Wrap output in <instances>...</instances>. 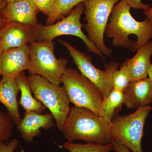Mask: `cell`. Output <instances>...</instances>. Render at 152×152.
Wrapping results in <instances>:
<instances>
[{
    "instance_id": "6da1fadb",
    "label": "cell",
    "mask_w": 152,
    "mask_h": 152,
    "mask_svg": "<svg viewBox=\"0 0 152 152\" xmlns=\"http://www.w3.org/2000/svg\"><path fill=\"white\" fill-rule=\"evenodd\" d=\"M131 7L121 1L114 7L104 35L112 39L115 48L136 52L152 38V25L147 19L138 21L132 15Z\"/></svg>"
},
{
    "instance_id": "7a4b0ae2",
    "label": "cell",
    "mask_w": 152,
    "mask_h": 152,
    "mask_svg": "<svg viewBox=\"0 0 152 152\" xmlns=\"http://www.w3.org/2000/svg\"><path fill=\"white\" fill-rule=\"evenodd\" d=\"M61 132L67 141L106 145L113 140L110 121L89 109L75 106L71 108Z\"/></svg>"
},
{
    "instance_id": "3957f363",
    "label": "cell",
    "mask_w": 152,
    "mask_h": 152,
    "mask_svg": "<svg viewBox=\"0 0 152 152\" xmlns=\"http://www.w3.org/2000/svg\"><path fill=\"white\" fill-rule=\"evenodd\" d=\"M28 79L34 97L50 110L61 132L71 109L64 88L38 75H30Z\"/></svg>"
},
{
    "instance_id": "277c9868",
    "label": "cell",
    "mask_w": 152,
    "mask_h": 152,
    "mask_svg": "<svg viewBox=\"0 0 152 152\" xmlns=\"http://www.w3.org/2000/svg\"><path fill=\"white\" fill-rule=\"evenodd\" d=\"M70 102L75 107L89 109L101 115L102 93L78 70L67 67L61 80Z\"/></svg>"
},
{
    "instance_id": "5b68a950",
    "label": "cell",
    "mask_w": 152,
    "mask_h": 152,
    "mask_svg": "<svg viewBox=\"0 0 152 152\" xmlns=\"http://www.w3.org/2000/svg\"><path fill=\"white\" fill-rule=\"evenodd\" d=\"M121 0H86L83 2L86 23L83 25L87 37L105 57H112L113 51L104 41L105 31L114 7Z\"/></svg>"
},
{
    "instance_id": "8992f818",
    "label": "cell",
    "mask_w": 152,
    "mask_h": 152,
    "mask_svg": "<svg viewBox=\"0 0 152 152\" xmlns=\"http://www.w3.org/2000/svg\"><path fill=\"white\" fill-rule=\"evenodd\" d=\"M53 41H36L29 45L30 75H37L57 85L67 67L68 60L58 59Z\"/></svg>"
},
{
    "instance_id": "52a82bcc",
    "label": "cell",
    "mask_w": 152,
    "mask_h": 152,
    "mask_svg": "<svg viewBox=\"0 0 152 152\" xmlns=\"http://www.w3.org/2000/svg\"><path fill=\"white\" fill-rule=\"evenodd\" d=\"M152 111V106H144L132 113L113 118L111 122L112 140L120 142L133 152H143L144 126Z\"/></svg>"
},
{
    "instance_id": "ba28073f",
    "label": "cell",
    "mask_w": 152,
    "mask_h": 152,
    "mask_svg": "<svg viewBox=\"0 0 152 152\" xmlns=\"http://www.w3.org/2000/svg\"><path fill=\"white\" fill-rule=\"evenodd\" d=\"M84 10L83 3H81L70 13L56 23L47 25L38 23L36 26L37 41H53L60 36H75L83 41L90 53L105 60V57L99 51L82 31L83 25L80 20Z\"/></svg>"
},
{
    "instance_id": "9c48e42d",
    "label": "cell",
    "mask_w": 152,
    "mask_h": 152,
    "mask_svg": "<svg viewBox=\"0 0 152 152\" xmlns=\"http://www.w3.org/2000/svg\"><path fill=\"white\" fill-rule=\"evenodd\" d=\"M59 41L68 50L74 63L81 74L97 86L105 98L113 89L112 78L115 71L119 69V63L112 61L106 64L104 70L96 67L89 55L63 40Z\"/></svg>"
},
{
    "instance_id": "30bf717a",
    "label": "cell",
    "mask_w": 152,
    "mask_h": 152,
    "mask_svg": "<svg viewBox=\"0 0 152 152\" xmlns=\"http://www.w3.org/2000/svg\"><path fill=\"white\" fill-rule=\"evenodd\" d=\"M36 41V26L9 23L0 31V44L4 51L25 46Z\"/></svg>"
},
{
    "instance_id": "8fae6325",
    "label": "cell",
    "mask_w": 152,
    "mask_h": 152,
    "mask_svg": "<svg viewBox=\"0 0 152 152\" xmlns=\"http://www.w3.org/2000/svg\"><path fill=\"white\" fill-rule=\"evenodd\" d=\"M29 66V45L8 49L0 55V76L15 78Z\"/></svg>"
},
{
    "instance_id": "7c38bea8",
    "label": "cell",
    "mask_w": 152,
    "mask_h": 152,
    "mask_svg": "<svg viewBox=\"0 0 152 152\" xmlns=\"http://www.w3.org/2000/svg\"><path fill=\"white\" fill-rule=\"evenodd\" d=\"M55 121L50 113H39L26 111L20 122L17 126L22 138L31 143L34 138L41 134V129H49L54 126Z\"/></svg>"
},
{
    "instance_id": "4fadbf2b",
    "label": "cell",
    "mask_w": 152,
    "mask_h": 152,
    "mask_svg": "<svg viewBox=\"0 0 152 152\" xmlns=\"http://www.w3.org/2000/svg\"><path fill=\"white\" fill-rule=\"evenodd\" d=\"M39 10L32 0H22L7 3L3 15L9 23H17L29 26L38 24Z\"/></svg>"
},
{
    "instance_id": "5bb4252c",
    "label": "cell",
    "mask_w": 152,
    "mask_h": 152,
    "mask_svg": "<svg viewBox=\"0 0 152 152\" xmlns=\"http://www.w3.org/2000/svg\"><path fill=\"white\" fill-rule=\"evenodd\" d=\"M124 94V105L127 109L136 110L152 105V80L147 77L131 82Z\"/></svg>"
},
{
    "instance_id": "9a60e30c",
    "label": "cell",
    "mask_w": 152,
    "mask_h": 152,
    "mask_svg": "<svg viewBox=\"0 0 152 152\" xmlns=\"http://www.w3.org/2000/svg\"><path fill=\"white\" fill-rule=\"evenodd\" d=\"M20 88L15 78L2 77L0 80V103L5 106L16 126L22 118L19 110L18 95Z\"/></svg>"
},
{
    "instance_id": "2e32d148",
    "label": "cell",
    "mask_w": 152,
    "mask_h": 152,
    "mask_svg": "<svg viewBox=\"0 0 152 152\" xmlns=\"http://www.w3.org/2000/svg\"><path fill=\"white\" fill-rule=\"evenodd\" d=\"M152 55V42H149L137 51L134 56L125 61L127 66L131 82L148 77Z\"/></svg>"
},
{
    "instance_id": "e0dca14e",
    "label": "cell",
    "mask_w": 152,
    "mask_h": 152,
    "mask_svg": "<svg viewBox=\"0 0 152 152\" xmlns=\"http://www.w3.org/2000/svg\"><path fill=\"white\" fill-rule=\"evenodd\" d=\"M21 93L19 104L26 111L36 112L42 113L46 107L32 95V91L24 72H22L15 78Z\"/></svg>"
},
{
    "instance_id": "ac0fdd59",
    "label": "cell",
    "mask_w": 152,
    "mask_h": 152,
    "mask_svg": "<svg viewBox=\"0 0 152 152\" xmlns=\"http://www.w3.org/2000/svg\"><path fill=\"white\" fill-rule=\"evenodd\" d=\"M124 92L113 88L109 94L104 98L101 107L102 116L111 122L115 113L124 105Z\"/></svg>"
},
{
    "instance_id": "d6986e66",
    "label": "cell",
    "mask_w": 152,
    "mask_h": 152,
    "mask_svg": "<svg viewBox=\"0 0 152 152\" xmlns=\"http://www.w3.org/2000/svg\"><path fill=\"white\" fill-rule=\"evenodd\" d=\"M86 0H56L53 8L47 19V25L54 23L70 13L77 6Z\"/></svg>"
},
{
    "instance_id": "ffe728a7",
    "label": "cell",
    "mask_w": 152,
    "mask_h": 152,
    "mask_svg": "<svg viewBox=\"0 0 152 152\" xmlns=\"http://www.w3.org/2000/svg\"><path fill=\"white\" fill-rule=\"evenodd\" d=\"M62 147L70 152H111L114 149L112 143L103 145L90 143H76L67 141L63 144Z\"/></svg>"
},
{
    "instance_id": "44dd1931",
    "label": "cell",
    "mask_w": 152,
    "mask_h": 152,
    "mask_svg": "<svg viewBox=\"0 0 152 152\" xmlns=\"http://www.w3.org/2000/svg\"><path fill=\"white\" fill-rule=\"evenodd\" d=\"M130 83L129 72L124 61L121 65L120 69L115 71L113 74L112 78L113 88L124 92Z\"/></svg>"
},
{
    "instance_id": "7402d4cb",
    "label": "cell",
    "mask_w": 152,
    "mask_h": 152,
    "mask_svg": "<svg viewBox=\"0 0 152 152\" xmlns=\"http://www.w3.org/2000/svg\"><path fill=\"white\" fill-rule=\"evenodd\" d=\"M15 124L7 113L0 111V141H10Z\"/></svg>"
},
{
    "instance_id": "603a6c76",
    "label": "cell",
    "mask_w": 152,
    "mask_h": 152,
    "mask_svg": "<svg viewBox=\"0 0 152 152\" xmlns=\"http://www.w3.org/2000/svg\"><path fill=\"white\" fill-rule=\"evenodd\" d=\"M39 12L49 16L54 6L56 0H32Z\"/></svg>"
},
{
    "instance_id": "cb8c5ba5",
    "label": "cell",
    "mask_w": 152,
    "mask_h": 152,
    "mask_svg": "<svg viewBox=\"0 0 152 152\" xmlns=\"http://www.w3.org/2000/svg\"><path fill=\"white\" fill-rule=\"evenodd\" d=\"M19 144V141L14 138L7 143L5 142L0 141V152H14Z\"/></svg>"
},
{
    "instance_id": "d4e9b609",
    "label": "cell",
    "mask_w": 152,
    "mask_h": 152,
    "mask_svg": "<svg viewBox=\"0 0 152 152\" xmlns=\"http://www.w3.org/2000/svg\"><path fill=\"white\" fill-rule=\"evenodd\" d=\"M126 3L131 8L134 10H146L150 7L149 5L144 4L142 0H121Z\"/></svg>"
},
{
    "instance_id": "484cf974",
    "label": "cell",
    "mask_w": 152,
    "mask_h": 152,
    "mask_svg": "<svg viewBox=\"0 0 152 152\" xmlns=\"http://www.w3.org/2000/svg\"><path fill=\"white\" fill-rule=\"evenodd\" d=\"M112 143L113 145V151L115 152H131L129 148L118 141L113 140Z\"/></svg>"
},
{
    "instance_id": "4316f807",
    "label": "cell",
    "mask_w": 152,
    "mask_h": 152,
    "mask_svg": "<svg viewBox=\"0 0 152 152\" xmlns=\"http://www.w3.org/2000/svg\"><path fill=\"white\" fill-rule=\"evenodd\" d=\"M6 4L7 3L4 0H0V31L8 23L3 15V10Z\"/></svg>"
},
{
    "instance_id": "83f0119b",
    "label": "cell",
    "mask_w": 152,
    "mask_h": 152,
    "mask_svg": "<svg viewBox=\"0 0 152 152\" xmlns=\"http://www.w3.org/2000/svg\"><path fill=\"white\" fill-rule=\"evenodd\" d=\"M145 19L149 21L152 25V7H149L146 10L143 11Z\"/></svg>"
},
{
    "instance_id": "f1b7e54d",
    "label": "cell",
    "mask_w": 152,
    "mask_h": 152,
    "mask_svg": "<svg viewBox=\"0 0 152 152\" xmlns=\"http://www.w3.org/2000/svg\"><path fill=\"white\" fill-rule=\"evenodd\" d=\"M148 77L151 80H152V64H151V66H150L148 74Z\"/></svg>"
},
{
    "instance_id": "f546056e",
    "label": "cell",
    "mask_w": 152,
    "mask_h": 152,
    "mask_svg": "<svg viewBox=\"0 0 152 152\" xmlns=\"http://www.w3.org/2000/svg\"><path fill=\"white\" fill-rule=\"evenodd\" d=\"M4 1L7 4V3L15 2L18 1L22 0H4Z\"/></svg>"
},
{
    "instance_id": "4dcf8cb0",
    "label": "cell",
    "mask_w": 152,
    "mask_h": 152,
    "mask_svg": "<svg viewBox=\"0 0 152 152\" xmlns=\"http://www.w3.org/2000/svg\"><path fill=\"white\" fill-rule=\"evenodd\" d=\"M3 49L2 48V47L1 45V44H0V55L1 54L2 52L3 51Z\"/></svg>"
}]
</instances>
